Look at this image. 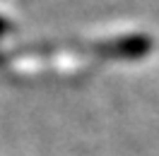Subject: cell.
I'll list each match as a JSON object with an SVG mask.
<instances>
[{"instance_id":"6da1fadb","label":"cell","mask_w":159,"mask_h":156,"mask_svg":"<svg viewBox=\"0 0 159 156\" xmlns=\"http://www.w3.org/2000/svg\"><path fill=\"white\" fill-rule=\"evenodd\" d=\"M5 29H7V22L2 20V17H0V34H2V31H5Z\"/></svg>"}]
</instances>
